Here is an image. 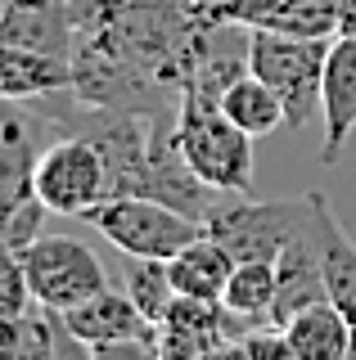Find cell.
Instances as JSON below:
<instances>
[{"label":"cell","instance_id":"1","mask_svg":"<svg viewBox=\"0 0 356 360\" xmlns=\"http://www.w3.org/2000/svg\"><path fill=\"white\" fill-rule=\"evenodd\" d=\"M217 22L194 0H77L72 99L108 108H149L181 99Z\"/></svg>","mask_w":356,"mask_h":360},{"label":"cell","instance_id":"2","mask_svg":"<svg viewBox=\"0 0 356 360\" xmlns=\"http://www.w3.org/2000/svg\"><path fill=\"white\" fill-rule=\"evenodd\" d=\"M176 144L217 194H253V135L226 117L221 99L185 90L176 99Z\"/></svg>","mask_w":356,"mask_h":360},{"label":"cell","instance_id":"3","mask_svg":"<svg viewBox=\"0 0 356 360\" xmlns=\"http://www.w3.org/2000/svg\"><path fill=\"white\" fill-rule=\"evenodd\" d=\"M333 37H288V32L248 27V72H258L284 99V127L303 131L320 112V82H325Z\"/></svg>","mask_w":356,"mask_h":360},{"label":"cell","instance_id":"4","mask_svg":"<svg viewBox=\"0 0 356 360\" xmlns=\"http://www.w3.org/2000/svg\"><path fill=\"white\" fill-rule=\"evenodd\" d=\"M311 212H316L311 194L275 202H258L248 194H221L203 217V230L226 243L235 262H280V252L311 225Z\"/></svg>","mask_w":356,"mask_h":360},{"label":"cell","instance_id":"5","mask_svg":"<svg viewBox=\"0 0 356 360\" xmlns=\"http://www.w3.org/2000/svg\"><path fill=\"white\" fill-rule=\"evenodd\" d=\"M82 221H91L122 257H163V262H172L185 243L203 234L198 217L144 194H113L99 207H91Z\"/></svg>","mask_w":356,"mask_h":360},{"label":"cell","instance_id":"6","mask_svg":"<svg viewBox=\"0 0 356 360\" xmlns=\"http://www.w3.org/2000/svg\"><path fill=\"white\" fill-rule=\"evenodd\" d=\"M37 194L46 198L54 217H77V221L108 198V162L91 135L63 131L41 149Z\"/></svg>","mask_w":356,"mask_h":360},{"label":"cell","instance_id":"7","mask_svg":"<svg viewBox=\"0 0 356 360\" xmlns=\"http://www.w3.org/2000/svg\"><path fill=\"white\" fill-rule=\"evenodd\" d=\"M23 275H27L32 302L46 311H68L77 302H86L91 292L108 288L99 257L82 239H68V234H41L23 252Z\"/></svg>","mask_w":356,"mask_h":360},{"label":"cell","instance_id":"8","mask_svg":"<svg viewBox=\"0 0 356 360\" xmlns=\"http://www.w3.org/2000/svg\"><path fill=\"white\" fill-rule=\"evenodd\" d=\"M59 315L91 347V356H158V324L131 302L127 288H99Z\"/></svg>","mask_w":356,"mask_h":360},{"label":"cell","instance_id":"9","mask_svg":"<svg viewBox=\"0 0 356 360\" xmlns=\"http://www.w3.org/2000/svg\"><path fill=\"white\" fill-rule=\"evenodd\" d=\"M248 329H258V320H243V315H235L226 302H208V297H185V292H176L167 315L158 320V356L198 360V356L235 352V342Z\"/></svg>","mask_w":356,"mask_h":360},{"label":"cell","instance_id":"10","mask_svg":"<svg viewBox=\"0 0 356 360\" xmlns=\"http://www.w3.org/2000/svg\"><path fill=\"white\" fill-rule=\"evenodd\" d=\"M208 22L266 27L288 37H338V0H217L198 5Z\"/></svg>","mask_w":356,"mask_h":360},{"label":"cell","instance_id":"11","mask_svg":"<svg viewBox=\"0 0 356 360\" xmlns=\"http://www.w3.org/2000/svg\"><path fill=\"white\" fill-rule=\"evenodd\" d=\"M41 112L14 108V99H0V221L27 198H37V127Z\"/></svg>","mask_w":356,"mask_h":360},{"label":"cell","instance_id":"12","mask_svg":"<svg viewBox=\"0 0 356 360\" xmlns=\"http://www.w3.org/2000/svg\"><path fill=\"white\" fill-rule=\"evenodd\" d=\"M320 122H325V144L320 162H338L343 144L356 131V32H338L329 41L325 82H320Z\"/></svg>","mask_w":356,"mask_h":360},{"label":"cell","instance_id":"13","mask_svg":"<svg viewBox=\"0 0 356 360\" xmlns=\"http://www.w3.org/2000/svg\"><path fill=\"white\" fill-rule=\"evenodd\" d=\"M77 0H5L0 5V41L46 54H72Z\"/></svg>","mask_w":356,"mask_h":360},{"label":"cell","instance_id":"14","mask_svg":"<svg viewBox=\"0 0 356 360\" xmlns=\"http://www.w3.org/2000/svg\"><path fill=\"white\" fill-rule=\"evenodd\" d=\"M59 90H72V59L0 41V99L23 104V99H46Z\"/></svg>","mask_w":356,"mask_h":360},{"label":"cell","instance_id":"15","mask_svg":"<svg viewBox=\"0 0 356 360\" xmlns=\"http://www.w3.org/2000/svg\"><path fill=\"white\" fill-rule=\"evenodd\" d=\"M280 329L288 333L293 360H348V356H356V329L329 297L303 307Z\"/></svg>","mask_w":356,"mask_h":360},{"label":"cell","instance_id":"16","mask_svg":"<svg viewBox=\"0 0 356 360\" xmlns=\"http://www.w3.org/2000/svg\"><path fill=\"white\" fill-rule=\"evenodd\" d=\"M316 230H320V275H325V292L356 329V243L348 239L343 221L333 217L329 198L320 189H316Z\"/></svg>","mask_w":356,"mask_h":360},{"label":"cell","instance_id":"17","mask_svg":"<svg viewBox=\"0 0 356 360\" xmlns=\"http://www.w3.org/2000/svg\"><path fill=\"white\" fill-rule=\"evenodd\" d=\"M172 270V284L176 292H185V297H208V302H221V292H226L230 275H235V257H230V248L212 239V234H198L194 243H185L181 252L167 262Z\"/></svg>","mask_w":356,"mask_h":360},{"label":"cell","instance_id":"18","mask_svg":"<svg viewBox=\"0 0 356 360\" xmlns=\"http://www.w3.org/2000/svg\"><path fill=\"white\" fill-rule=\"evenodd\" d=\"M221 108H226V117L235 122V127H243L253 140H262V135L284 127V99L275 95L258 72L235 77V82L226 86V95H221Z\"/></svg>","mask_w":356,"mask_h":360},{"label":"cell","instance_id":"19","mask_svg":"<svg viewBox=\"0 0 356 360\" xmlns=\"http://www.w3.org/2000/svg\"><path fill=\"white\" fill-rule=\"evenodd\" d=\"M275 292H280V270H275V262H235V275H230L221 302L235 315H243V320L271 324Z\"/></svg>","mask_w":356,"mask_h":360},{"label":"cell","instance_id":"20","mask_svg":"<svg viewBox=\"0 0 356 360\" xmlns=\"http://www.w3.org/2000/svg\"><path fill=\"white\" fill-rule=\"evenodd\" d=\"M127 292H131V302L149 315L153 324L167 315V307H172V297H176V284H172V270H167L163 257H127Z\"/></svg>","mask_w":356,"mask_h":360},{"label":"cell","instance_id":"21","mask_svg":"<svg viewBox=\"0 0 356 360\" xmlns=\"http://www.w3.org/2000/svg\"><path fill=\"white\" fill-rule=\"evenodd\" d=\"M27 307H32V288L23 275V257L0 243V315H18Z\"/></svg>","mask_w":356,"mask_h":360},{"label":"cell","instance_id":"22","mask_svg":"<svg viewBox=\"0 0 356 360\" xmlns=\"http://www.w3.org/2000/svg\"><path fill=\"white\" fill-rule=\"evenodd\" d=\"M235 356H262V360H293V347H288V333L280 324H258L235 342Z\"/></svg>","mask_w":356,"mask_h":360},{"label":"cell","instance_id":"23","mask_svg":"<svg viewBox=\"0 0 356 360\" xmlns=\"http://www.w3.org/2000/svg\"><path fill=\"white\" fill-rule=\"evenodd\" d=\"M338 32H356V0H338Z\"/></svg>","mask_w":356,"mask_h":360},{"label":"cell","instance_id":"24","mask_svg":"<svg viewBox=\"0 0 356 360\" xmlns=\"http://www.w3.org/2000/svg\"><path fill=\"white\" fill-rule=\"evenodd\" d=\"M194 5H217V0H194Z\"/></svg>","mask_w":356,"mask_h":360}]
</instances>
